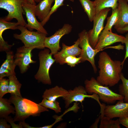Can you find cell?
Returning a JSON list of instances; mask_svg holds the SVG:
<instances>
[{
  "instance_id": "6da1fadb",
  "label": "cell",
  "mask_w": 128,
  "mask_h": 128,
  "mask_svg": "<svg viewBox=\"0 0 128 128\" xmlns=\"http://www.w3.org/2000/svg\"><path fill=\"white\" fill-rule=\"evenodd\" d=\"M99 75L96 80L101 85L113 87L121 80L120 75L123 67L121 62L113 60L105 52L100 54L98 62Z\"/></svg>"
},
{
  "instance_id": "7a4b0ae2",
  "label": "cell",
  "mask_w": 128,
  "mask_h": 128,
  "mask_svg": "<svg viewBox=\"0 0 128 128\" xmlns=\"http://www.w3.org/2000/svg\"><path fill=\"white\" fill-rule=\"evenodd\" d=\"M14 106L15 115L14 122L24 121L32 116H39L42 112L49 111L48 109L26 98L11 95L9 99Z\"/></svg>"
},
{
  "instance_id": "3957f363",
  "label": "cell",
  "mask_w": 128,
  "mask_h": 128,
  "mask_svg": "<svg viewBox=\"0 0 128 128\" xmlns=\"http://www.w3.org/2000/svg\"><path fill=\"white\" fill-rule=\"evenodd\" d=\"M85 88L88 94L95 93L98 96L99 99L102 102L108 104L114 103L117 101L123 100L124 96L114 92L108 86L100 84L93 77L84 82Z\"/></svg>"
},
{
  "instance_id": "277c9868",
  "label": "cell",
  "mask_w": 128,
  "mask_h": 128,
  "mask_svg": "<svg viewBox=\"0 0 128 128\" xmlns=\"http://www.w3.org/2000/svg\"><path fill=\"white\" fill-rule=\"evenodd\" d=\"M18 29L20 31L21 33L14 34V37L21 40L25 47L33 49H45L44 42L47 35L37 31H30L25 27L20 25L18 26Z\"/></svg>"
},
{
  "instance_id": "5b68a950",
  "label": "cell",
  "mask_w": 128,
  "mask_h": 128,
  "mask_svg": "<svg viewBox=\"0 0 128 128\" xmlns=\"http://www.w3.org/2000/svg\"><path fill=\"white\" fill-rule=\"evenodd\" d=\"M52 54L49 49H44L38 54L39 66L34 77L39 82L45 84L51 85V81L49 76L50 69L55 60L52 57Z\"/></svg>"
},
{
  "instance_id": "8992f818",
  "label": "cell",
  "mask_w": 128,
  "mask_h": 128,
  "mask_svg": "<svg viewBox=\"0 0 128 128\" xmlns=\"http://www.w3.org/2000/svg\"><path fill=\"white\" fill-rule=\"evenodd\" d=\"M28 2V0H0V8L8 12L5 20L9 21L15 18L19 25L25 27L27 23L23 16L24 13L22 6Z\"/></svg>"
},
{
  "instance_id": "52a82bcc",
  "label": "cell",
  "mask_w": 128,
  "mask_h": 128,
  "mask_svg": "<svg viewBox=\"0 0 128 128\" xmlns=\"http://www.w3.org/2000/svg\"><path fill=\"white\" fill-rule=\"evenodd\" d=\"M80 39L79 46L82 50V52L79 56L81 57V62L86 61H89L91 65L94 72L96 73L97 69L95 64V57L100 50L93 48L89 41L88 32L84 30L78 34Z\"/></svg>"
},
{
  "instance_id": "ba28073f",
  "label": "cell",
  "mask_w": 128,
  "mask_h": 128,
  "mask_svg": "<svg viewBox=\"0 0 128 128\" xmlns=\"http://www.w3.org/2000/svg\"><path fill=\"white\" fill-rule=\"evenodd\" d=\"M110 10V8H106L96 14L93 21V28L87 32L89 42L94 49L96 45L99 36L104 28L105 20Z\"/></svg>"
},
{
  "instance_id": "9c48e42d",
  "label": "cell",
  "mask_w": 128,
  "mask_h": 128,
  "mask_svg": "<svg viewBox=\"0 0 128 128\" xmlns=\"http://www.w3.org/2000/svg\"><path fill=\"white\" fill-rule=\"evenodd\" d=\"M68 91V94L63 98L64 101L65 107L68 108L70 104L73 102H79L82 103L86 98H91L96 101L100 105V107L102 105L99 101L98 95L96 93L92 95H87V92L85 87L82 86L75 87L73 90Z\"/></svg>"
},
{
  "instance_id": "30bf717a",
  "label": "cell",
  "mask_w": 128,
  "mask_h": 128,
  "mask_svg": "<svg viewBox=\"0 0 128 128\" xmlns=\"http://www.w3.org/2000/svg\"><path fill=\"white\" fill-rule=\"evenodd\" d=\"M72 28V26L69 24H65L61 28L49 37H46L44 42L45 47L49 49L52 55L57 53L61 49L59 41L62 37L70 33Z\"/></svg>"
},
{
  "instance_id": "8fae6325",
  "label": "cell",
  "mask_w": 128,
  "mask_h": 128,
  "mask_svg": "<svg viewBox=\"0 0 128 128\" xmlns=\"http://www.w3.org/2000/svg\"><path fill=\"white\" fill-rule=\"evenodd\" d=\"M33 49L24 46L17 49L14 56V60L16 65L19 67L21 73H24L27 71L30 64L36 62V61L32 59V51Z\"/></svg>"
},
{
  "instance_id": "7c38bea8",
  "label": "cell",
  "mask_w": 128,
  "mask_h": 128,
  "mask_svg": "<svg viewBox=\"0 0 128 128\" xmlns=\"http://www.w3.org/2000/svg\"><path fill=\"white\" fill-rule=\"evenodd\" d=\"M35 5L29 2L23 4L22 6L27 18V23L25 26L31 31L35 29L37 31L46 35L48 34L47 31L43 27L41 22L37 19L35 14Z\"/></svg>"
},
{
  "instance_id": "4fadbf2b",
  "label": "cell",
  "mask_w": 128,
  "mask_h": 128,
  "mask_svg": "<svg viewBox=\"0 0 128 128\" xmlns=\"http://www.w3.org/2000/svg\"><path fill=\"white\" fill-rule=\"evenodd\" d=\"M125 37L113 33L109 31H103L99 37L98 42L94 49L102 50L105 47L117 42L124 43Z\"/></svg>"
},
{
  "instance_id": "5bb4252c",
  "label": "cell",
  "mask_w": 128,
  "mask_h": 128,
  "mask_svg": "<svg viewBox=\"0 0 128 128\" xmlns=\"http://www.w3.org/2000/svg\"><path fill=\"white\" fill-rule=\"evenodd\" d=\"M104 115L111 119L124 117L128 116V102L119 100L115 105H105Z\"/></svg>"
},
{
  "instance_id": "9a60e30c",
  "label": "cell",
  "mask_w": 128,
  "mask_h": 128,
  "mask_svg": "<svg viewBox=\"0 0 128 128\" xmlns=\"http://www.w3.org/2000/svg\"><path fill=\"white\" fill-rule=\"evenodd\" d=\"M79 38L71 46H67L62 43L61 50L53 55L55 62L60 64L63 65L64 59L66 57L69 55L79 56L82 51L81 49L79 47Z\"/></svg>"
},
{
  "instance_id": "2e32d148",
  "label": "cell",
  "mask_w": 128,
  "mask_h": 128,
  "mask_svg": "<svg viewBox=\"0 0 128 128\" xmlns=\"http://www.w3.org/2000/svg\"><path fill=\"white\" fill-rule=\"evenodd\" d=\"M6 53V59L0 69V79L16 75L15 69L17 65L14 62L13 52L10 50Z\"/></svg>"
},
{
  "instance_id": "e0dca14e",
  "label": "cell",
  "mask_w": 128,
  "mask_h": 128,
  "mask_svg": "<svg viewBox=\"0 0 128 128\" xmlns=\"http://www.w3.org/2000/svg\"><path fill=\"white\" fill-rule=\"evenodd\" d=\"M54 0H42L36 5L35 14L41 22L44 20L50 13Z\"/></svg>"
},
{
  "instance_id": "ac0fdd59",
  "label": "cell",
  "mask_w": 128,
  "mask_h": 128,
  "mask_svg": "<svg viewBox=\"0 0 128 128\" xmlns=\"http://www.w3.org/2000/svg\"><path fill=\"white\" fill-rule=\"evenodd\" d=\"M68 91L62 87L56 86L49 89H46L42 96L43 98L54 101L58 98L64 97L68 94Z\"/></svg>"
},
{
  "instance_id": "d6986e66",
  "label": "cell",
  "mask_w": 128,
  "mask_h": 128,
  "mask_svg": "<svg viewBox=\"0 0 128 128\" xmlns=\"http://www.w3.org/2000/svg\"><path fill=\"white\" fill-rule=\"evenodd\" d=\"M126 0H119L118 7L121 13V17L119 22L114 26L116 30L121 28L128 24V4Z\"/></svg>"
},
{
  "instance_id": "ffe728a7",
  "label": "cell",
  "mask_w": 128,
  "mask_h": 128,
  "mask_svg": "<svg viewBox=\"0 0 128 128\" xmlns=\"http://www.w3.org/2000/svg\"><path fill=\"white\" fill-rule=\"evenodd\" d=\"M9 99L0 98V117L5 118L11 114L15 113L14 107L13 106Z\"/></svg>"
},
{
  "instance_id": "44dd1931",
  "label": "cell",
  "mask_w": 128,
  "mask_h": 128,
  "mask_svg": "<svg viewBox=\"0 0 128 128\" xmlns=\"http://www.w3.org/2000/svg\"><path fill=\"white\" fill-rule=\"evenodd\" d=\"M119 0H95L94 1L96 14L104 9L110 8L114 10L116 9L118 6Z\"/></svg>"
},
{
  "instance_id": "7402d4cb",
  "label": "cell",
  "mask_w": 128,
  "mask_h": 128,
  "mask_svg": "<svg viewBox=\"0 0 128 128\" xmlns=\"http://www.w3.org/2000/svg\"><path fill=\"white\" fill-rule=\"evenodd\" d=\"M8 78L9 84L8 93L22 97L20 90L22 85L18 80L15 75L10 76Z\"/></svg>"
},
{
  "instance_id": "603a6c76",
  "label": "cell",
  "mask_w": 128,
  "mask_h": 128,
  "mask_svg": "<svg viewBox=\"0 0 128 128\" xmlns=\"http://www.w3.org/2000/svg\"><path fill=\"white\" fill-rule=\"evenodd\" d=\"M120 17V11L118 6L116 9L112 10L111 14L107 18L106 23L103 30L112 32V27L119 22Z\"/></svg>"
},
{
  "instance_id": "cb8c5ba5",
  "label": "cell",
  "mask_w": 128,
  "mask_h": 128,
  "mask_svg": "<svg viewBox=\"0 0 128 128\" xmlns=\"http://www.w3.org/2000/svg\"><path fill=\"white\" fill-rule=\"evenodd\" d=\"M85 12L87 14L89 20L93 21L96 14L94 1L90 0H79Z\"/></svg>"
},
{
  "instance_id": "d4e9b609",
  "label": "cell",
  "mask_w": 128,
  "mask_h": 128,
  "mask_svg": "<svg viewBox=\"0 0 128 128\" xmlns=\"http://www.w3.org/2000/svg\"><path fill=\"white\" fill-rule=\"evenodd\" d=\"M104 116L101 117L100 128H120L119 119L114 120Z\"/></svg>"
},
{
  "instance_id": "484cf974",
  "label": "cell",
  "mask_w": 128,
  "mask_h": 128,
  "mask_svg": "<svg viewBox=\"0 0 128 128\" xmlns=\"http://www.w3.org/2000/svg\"><path fill=\"white\" fill-rule=\"evenodd\" d=\"M120 78L122 83L119 86V94L124 96V102H128V79L124 77L122 73Z\"/></svg>"
},
{
  "instance_id": "4316f807",
  "label": "cell",
  "mask_w": 128,
  "mask_h": 128,
  "mask_svg": "<svg viewBox=\"0 0 128 128\" xmlns=\"http://www.w3.org/2000/svg\"><path fill=\"white\" fill-rule=\"evenodd\" d=\"M39 104L47 109L53 110L57 113L61 112V111L59 103L56 101H53L43 98L41 102Z\"/></svg>"
},
{
  "instance_id": "83f0119b",
  "label": "cell",
  "mask_w": 128,
  "mask_h": 128,
  "mask_svg": "<svg viewBox=\"0 0 128 128\" xmlns=\"http://www.w3.org/2000/svg\"><path fill=\"white\" fill-rule=\"evenodd\" d=\"M65 0H54V5L52 7L50 11L45 19L42 22H41L44 26L48 21L51 15L56 11L60 7L64 5V2ZM72 2H73L74 0H69Z\"/></svg>"
},
{
  "instance_id": "f1b7e54d",
  "label": "cell",
  "mask_w": 128,
  "mask_h": 128,
  "mask_svg": "<svg viewBox=\"0 0 128 128\" xmlns=\"http://www.w3.org/2000/svg\"><path fill=\"white\" fill-rule=\"evenodd\" d=\"M81 57L79 56L77 57L76 56L69 55L65 57L63 61V64H66L71 67L75 66L80 63H81Z\"/></svg>"
},
{
  "instance_id": "f546056e",
  "label": "cell",
  "mask_w": 128,
  "mask_h": 128,
  "mask_svg": "<svg viewBox=\"0 0 128 128\" xmlns=\"http://www.w3.org/2000/svg\"><path fill=\"white\" fill-rule=\"evenodd\" d=\"M9 84V79H0V98L8 93Z\"/></svg>"
},
{
  "instance_id": "4dcf8cb0",
  "label": "cell",
  "mask_w": 128,
  "mask_h": 128,
  "mask_svg": "<svg viewBox=\"0 0 128 128\" xmlns=\"http://www.w3.org/2000/svg\"><path fill=\"white\" fill-rule=\"evenodd\" d=\"M5 118L11 125L12 128H22L21 126L19 123L18 124H16L14 123L13 119L11 116L9 115L5 117Z\"/></svg>"
},
{
  "instance_id": "1f68e13d",
  "label": "cell",
  "mask_w": 128,
  "mask_h": 128,
  "mask_svg": "<svg viewBox=\"0 0 128 128\" xmlns=\"http://www.w3.org/2000/svg\"><path fill=\"white\" fill-rule=\"evenodd\" d=\"M125 37V39L124 44L125 45L126 53L124 59L121 62L122 65L123 67L125 60L128 57V32L126 35Z\"/></svg>"
},
{
  "instance_id": "d6a6232c",
  "label": "cell",
  "mask_w": 128,
  "mask_h": 128,
  "mask_svg": "<svg viewBox=\"0 0 128 128\" xmlns=\"http://www.w3.org/2000/svg\"><path fill=\"white\" fill-rule=\"evenodd\" d=\"M7 121L4 118H0V128H10L11 127L10 125L7 123Z\"/></svg>"
},
{
  "instance_id": "836d02e7",
  "label": "cell",
  "mask_w": 128,
  "mask_h": 128,
  "mask_svg": "<svg viewBox=\"0 0 128 128\" xmlns=\"http://www.w3.org/2000/svg\"><path fill=\"white\" fill-rule=\"evenodd\" d=\"M119 120L120 124L128 128V116L124 117L119 118Z\"/></svg>"
},
{
  "instance_id": "e575fe53",
  "label": "cell",
  "mask_w": 128,
  "mask_h": 128,
  "mask_svg": "<svg viewBox=\"0 0 128 128\" xmlns=\"http://www.w3.org/2000/svg\"><path fill=\"white\" fill-rule=\"evenodd\" d=\"M116 30L118 32L121 34L128 32V24L125 25L122 28Z\"/></svg>"
},
{
  "instance_id": "d590c367",
  "label": "cell",
  "mask_w": 128,
  "mask_h": 128,
  "mask_svg": "<svg viewBox=\"0 0 128 128\" xmlns=\"http://www.w3.org/2000/svg\"><path fill=\"white\" fill-rule=\"evenodd\" d=\"M19 123L21 126L23 128H37V127H35L30 126L28 124L25 123V121H20Z\"/></svg>"
},
{
  "instance_id": "8d00e7d4",
  "label": "cell",
  "mask_w": 128,
  "mask_h": 128,
  "mask_svg": "<svg viewBox=\"0 0 128 128\" xmlns=\"http://www.w3.org/2000/svg\"><path fill=\"white\" fill-rule=\"evenodd\" d=\"M101 119V115L99 116V117L97 118L95 122L91 127L92 128H97L98 123Z\"/></svg>"
},
{
  "instance_id": "74e56055",
  "label": "cell",
  "mask_w": 128,
  "mask_h": 128,
  "mask_svg": "<svg viewBox=\"0 0 128 128\" xmlns=\"http://www.w3.org/2000/svg\"><path fill=\"white\" fill-rule=\"evenodd\" d=\"M29 2L32 4L35 5H36V3L34 0H28Z\"/></svg>"
},
{
  "instance_id": "f35d334b",
  "label": "cell",
  "mask_w": 128,
  "mask_h": 128,
  "mask_svg": "<svg viewBox=\"0 0 128 128\" xmlns=\"http://www.w3.org/2000/svg\"><path fill=\"white\" fill-rule=\"evenodd\" d=\"M36 3H39L42 0H34Z\"/></svg>"
},
{
  "instance_id": "ab89813d",
  "label": "cell",
  "mask_w": 128,
  "mask_h": 128,
  "mask_svg": "<svg viewBox=\"0 0 128 128\" xmlns=\"http://www.w3.org/2000/svg\"><path fill=\"white\" fill-rule=\"evenodd\" d=\"M127 0L128 2V0Z\"/></svg>"
}]
</instances>
